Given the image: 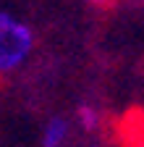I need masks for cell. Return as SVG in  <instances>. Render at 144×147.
<instances>
[{"label": "cell", "mask_w": 144, "mask_h": 147, "mask_svg": "<svg viewBox=\"0 0 144 147\" xmlns=\"http://www.w3.org/2000/svg\"><path fill=\"white\" fill-rule=\"evenodd\" d=\"M34 47V32L29 24L0 11V74H13L21 68Z\"/></svg>", "instance_id": "cell-1"}, {"label": "cell", "mask_w": 144, "mask_h": 147, "mask_svg": "<svg viewBox=\"0 0 144 147\" xmlns=\"http://www.w3.org/2000/svg\"><path fill=\"white\" fill-rule=\"evenodd\" d=\"M66 139H68V121L52 118L42 134V147H63Z\"/></svg>", "instance_id": "cell-2"}, {"label": "cell", "mask_w": 144, "mask_h": 147, "mask_svg": "<svg viewBox=\"0 0 144 147\" xmlns=\"http://www.w3.org/2000/svg\"><path fill=\"white\" fill-rule=\"evenodd\" d=\"M76 118H79L81 129H86V131H94V129L100 126V110H97L94 105L84 102V105L76 108Z\"/></svg>", "instance_id": "cell-3"}, {"label": "cell", "mask_w": 144, "mask_h": 147, "mask_svg": "<svg viewBox=\"0 0 144 147\" xmlns=\"http://www.w3.org/2000/svg\"><path fill=\"white\" fill-rule=\"evenodd\" d=\"M89 3H107V0H89Z\"/></svg>", "instance_id": "cell-4"}]
</instances>
